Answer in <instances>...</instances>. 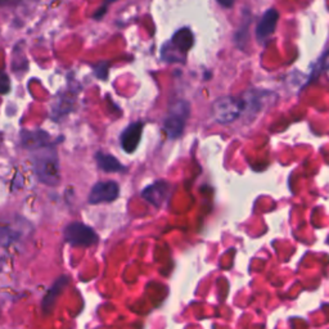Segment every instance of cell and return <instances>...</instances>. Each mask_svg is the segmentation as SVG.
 <instances>
[{"label":"cell","instance_id":"cell-1","mask_svg":"<svg viewBox=\"0 0 329 329\" xmlns=\"http://www.w3.org/2000/svg\"><path fill=\"white\" fill-rule=\"evenodd\" d=\"M31 161L40 182L51 187H56L58 184L61 178L58 154L51 144L32 149Z\"/></svg>","mask_w":329,"mask_h":329},{"label":"cell","instance_id":"cell-2","mask_svg":"<svg viewBox=\"0 0 329 329\" xmlns=\"http://www.w3.org/2000/svg\"><path fill=\"white\" fill-rule=\"evenodd\" d=\"M189 112L190 108L188 102L179 101L171 106L170 111L163 121V130L166 131L169 138L176 139L183 134L185 124L189 117Z\"/></svg>","mask_w":329,"mask_h":329},{"label":"cell","instance_id":"cell-3","mask_svg":"<svg viewBox=\"0 0 329 329\" xmlns=\"http://www.w3.org/2000/svg\"><path fill=\"white\" fill-rule=\"evenodd\" d=\"M244 101L233 97H221L212 104V114L218 122L230 124L244 111Z\"/></svg>","mask_w":329,"mask_h":329},{"label":"cell","instance_id":"cell-4","mask_svg":"<svg viewBox=\"0 0 329 329\" xmlns=\"http://www.w3.org/2000/svg\"><path fill=\"white\" fill-rule=\"evenodd\" d=\"M64 239L77 247H90L98 242V234L94 229L83 223H71L64 229Z\"/></svg>","mask_w":329,"mask_h":329},{"label":"cell","instance_id":"cell-5","mask_svg":"<svg viewBox=\"0 0 329 329\" xmlns=\"http://www.w3.org/2000/svg\"><path fill=\"white\" fill-rule=\"evenodd\" d=\"M120 195V187L114 182H99L92 188L89 194V203H109Z\"/></svg>","mask_w":329,"mask_h":329},{"label":"cell","instance_id":"cell-6","mask_svg":"<svg viewBox=\"0 0 329 329\" xmlns=\"http://www.w3.org/2000/svg\"><path fill=\"white\" fill-rule=\"evenodd\" d=\"M171 193V187L166 182H159L153 183V184L148 185L147 188H144L142 192L143 198L147 199L151 204L156 207H161L164 202L168 201L169 195Z\"/></svg>","mask_w":329,"mask_h":329},{"label":"cell","instance_id":"cell-7","mask_svg":"<svg viewBox=\"0 0 329 329\" xmlns=\"http://www.w3.org/2000/svg\"><path fill=\"white\" fill-rule=\"evenodd\" d=\"M143 133V124L142 122H134L130 124L125 130L122 131V134L120 137L121 147L126 153H133L139 145L140 139H142Z\"/></svg>","mask_w":329,"mask_h":329},{"label":"cell","instance_id":"cell-8","mask_svg":"<svg viewBox=\"0 0 329 329\" xmlns=\"http://www.w3.org/2000/svg\"><path fill=\"white\" fill-rule=\"evenodd\" d=\"M279 13L275 9H269L264 16L261 21L259 22L256 27V37L259 42H264L268 39L274 31H275L276 23H278Z\"/></svg>","mask_w":329,"mask_h":329},{"label":"cell","instance_id":"cell-9","mask_svg":"<svg viewBox=\"0 0 329 329\" xmlns=\"http://www.w3.org/2000/svg\"><path fill=\"white\" fill-rule=\"evenodd\" d=\"M95 159H97L98 168L106 171V173H122V171H125V166L111 154L98 152L95 154Z\"/></svg>","mask_w":329,"mask_h":329},{"label":"cell","instance_id":"cell-10","mask_svg":"<svg viewBox=\"0 0 329 329\" xmlns=\"http://www.w3.org/2000/svg\"><path fill=\"white\" fill-rule=\"evenodd\" d=\"M67 282H68L67 276H61V278H59L58 280L54 283L53 287L49 290V292L47 293V296H45L44 300H43V310H44V312H47L48 314V312L53 309L54 304H56L57 297H58L59 293L63 291V288L66 287Z\"/></svg>","mask_w":329,"mask_h":329},{"label":"cell","instance_id":"cell-11","mask_svg":"<svg viewBox=\"0 0 329 329\" xmlns=\"http://www.w3.org/2000/svg\"><path fill=\"white\" fill-rule=\"evenodd\" d=\"M22 143L26 148L30 149V151L35 149V148L43 147V145L51 144V143H49V135H48L47 133H44V131L23 133Z\"/></svg>","mask_w":329,"mask_h":329},{"label":"cell","instance_id":"cell-12","mask_svg":"<svg viewBox=\"0 0 329 329\" xmlns=\"http://www.w3.org/2000/svg\"><path fill=\"white\" fill-rule=\"evenodd\" d=\"M20 239V230L9 224L0 223V244L9 245Z\"/></svg>","mask_w":329,"mask_h":329},{"label":"cell","instance_id":"cell-13","mask_svg":"<svg viewBox=\"0 0 329 329\" xmlns=\"http://www.w3.org/2000/svg\"><path fill=\"white\" fill-rule=\"evenodd\" d=\"M93 70H94V75L98 78L106 80L107 76H108V63L107 62H99V63L93 66Z\"/></svg>","mask_w":329,"mask_h":329},{"label":"cell","instance_id":"cell-14","mask_svg":"<svg viewBox=\"0 0 329 329\" xmlns=\"http://www.w3.org/2000/svg\"><path fill=\"white\" fill-rule=\"evenodd\" d=\"M247 36H249V23H245L243 27H240L235 34V43H237L238 48L243 49V44L245 43Z\"/></svg>","mask_w":329,"mask_h":329},{"label":"cell","instance_id":"cell-15","mask_svg":"<svg viewBox=\"0 0 329 329\" xmlns=\"http://www.w3.org/2000/svg\"><path fill=\"white\" fill-rule=\"evenodd\" d=\"M113 2H116V0H106V2L103 3V7L98 9L97 13L94 14V20H101L102 16H104V13H106L107 7H108L111 3H113Z\"/></svg>","mask_w":329,"mask_h":329},{"label":"cell","instance_id":"cell-16","mask_svg":"<svg viewBox=\"0 0 329 329\" xmlns=\"http://www.w3.org/2000/svg\"><path fill=\"white\" fill-rule=\"evenodd\" d=\"M218 3L220 4V6L225 7V8H232V7L234 6L235 0H218Z\"/></svg>","mask_w":329,"mask_h":329},{"label":"cell","instance_id":"cell-17","mask_svg":"<svg viewBox=\"0 0 329 329\" xmlns=\"http://www.w3.org/2000/svg\"><path fill=\"white\" fill-rule=\"evenodd\" d=\"M4 264H6V259H4V256L2 254H0V271L3 270L4 268Z\"/></svg>","mask_w":329,"mask_h":329}]
</instances>
